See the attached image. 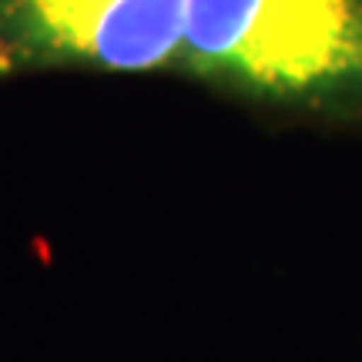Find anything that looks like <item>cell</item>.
Returning a JSON list of instances; mask_svg holds the SVG:
<instances>
[{
    "mask_svg": "<svg viewBox=\"0 0 362 362\" xmlns=\"http://www.w3.org/2000/svg\"><path fill=\"white\" fill-rule=\"evenodd\" d=\"M178 78L279 115L362 124V0H188Z\"/></svg>",
    "mask_w": 362,
    "mask_h": 362,
    "instance_id": "cell-1",
    "label": "cell"
},
{
    "mask_svg": "<svg viewBox=\"0 0 362 362\" xmlns=\"http://www.w3.org/2000/svg\"><path fill=\"white\" fill-rule=\"evenodd\" d=\"M188 0H0V84L57 71L178 74Z\"/></svg>",
    "mask_w": 362,
    "mask_h": 362,
    "instance_id": "cell-2",
    "label": "cell"
}]
</instances>
